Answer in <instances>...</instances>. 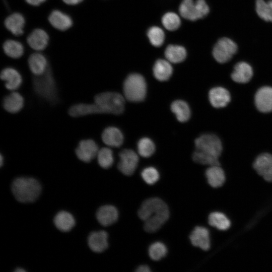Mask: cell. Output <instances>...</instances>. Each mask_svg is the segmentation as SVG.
Returning <instances> with one entry per match:
<instances>
[{"label": "cell", "mask_w": 272, "mask_h": 272, "mask_svg": "<svg viewBox=\"0 0 272 272\" xmlns=\"http://www.w3.org/2000/svg\"><path fill=\"white\" fill-rule=\"evenodd\" d=\"M138 216L144 221L145 230L153 233L159 230L167 221L169 211L162 199L153 197L144 201L138 211Z\"/></svg>", "instance_id": "obj_1"}, {"label": "cell", "mask_w": 272, "mask_h": 272, "mask_svg": "<svg viewBox=\"0 0 272 272\" xmlns=\"http://www.w3.org/2000/svg\"><path fill=\"white\" fill-rule=\"evenodd\" d=\"M12 192L19 202L27 203L33 202L39 197L41 187L35 179L30 177H18L12 184Z\"/></svg>", "instance_id": "obj_2"}, {"label": "cell", "mask_w": 272, "mask_h": 272, "mask_svg": "<svg viewBox=\"0 0 272 272\" xmlns=\"http://www.w3.org/2000/svg\"><path fill=\"white\" fill-rule=\"evenodd\" d=\"M32 85L34 92L39 97L52 104L58 102V90L50 66L44 74L33 77Z\"/></svg>", "instance_id": "obj_3"}, {"label": "cell", "mask_w": 272, "mask_h": 272, "mask_svg": "<svg viewBox=\"0 0 272 272\" xmlns=\"http://www.w3.org/2000/svg\"><path fill=\"white\" fill-rule=\"evenodd\" d=\"M94 103L101 113L120 114L124 109V98L116 92H105L98 94L94 97Z\"/></svg>", "instance_id": "obj_4"}, {"label": "cell", "mask_w": 272, "mask_h": 272, "mask_svg": "<svg viewBox=\"0 0 272 272\" xmlns=\"http://www.w3.org/2000/svg\"><path fill=\"white\" fill-rule=\"evenodd\" d=\"M123 88L125 97L131 102L142 101L146 97V83L144 77L140 74L129 75L124 81Z\"/></svg>", "instance_id": "obj_5"}, {"label": "cell", "mask_w": 272, "mask_h": 272, "mask_svg": "<svg viewBox=\"0 0 272 272\" xmlns=\"http://www.w3.org/2000/svg\"><path fill=\"white\" fill-rule=\"evenodd\" d=\"M181 16L188 20L195 21L206 17L210 9L205 0H183L179 9Z\"/></svg>", "instance_id": "obj_6"}, {"label": "cell", "mask_w": 272, "mask_h": 272, "mask_svg": "<svg viewBox=\"0 0 272 272\" xmlns=\"http://www.w3.org/2000/svg\"><path fill=\"white\" fill-rule=\"evenodd\" d=\"M194 144L196 150L218 158L221 155L222 143L215 134H202L195 139Z\"/></svg>", "instance_id": "obj_7"}, {"label": "cell", "mask_w": 272, "mask_h": 272, "mask_svg": "<svg viewBox=\"0 0 272 272\" xmlns=\"http://www.w3.org/2000/svg\"><path fill=\"white\" fill-rule=\"evenodd\" d=\"M237 51V45L227 37L220 39L215 45L213 55L217 61L223 63L229 61Z\"/></svg>", "instance_id": "obj_8"}, {"label": "cell", "mask_w": 272, "mask_h": 272, "mask_svg": "<svg viewBox=\"0 0 272 272\" xmlns=\"http://www.w3.org/2000/svg\"><path fill=\"white\" fill-rule=\"evenodd\" d=\"M120 161L118 164L119 170L123 174L132 175L137 167L139 157L133 150L124 149L119 154Z\"/></svg>", "instance_id": "obj_9"}, {"label": "cell", "mask_w": 272, "mask_h": 272, "mask_svg": "<svg viewBox=\"0 0 272 272\" xmlns=\"http://www.w3.org/2000/svg\"><path fill=\"white\" fill-rule=\"evenodd\" d=\"M98 151V146L94 140L86 139L79 143L75 153L79 160L89 163L97 156Z\"/></svg>", "instance_id": "obj_10"}, {"label": "cell", "mask_w": 272, "mask_h": 272, "mask_svg": "<svg viewBox=\"0 0 272 272\" xmlns=\"http://www.w3.org/2000/svg\"><path fill=\"white\" fill-rule=\"evenodd\" d=\"M253 165L257 174L264 180L272 182V155L261 154L255 159Z\"/></svg>", "instance_id": "obj_11"}, {"label": "cell", "mask_w": 272, "mask_h": 272, "mask_svg": "<svg viewBox=\"0 0 272 272\" xmlns=\"http://www.w3.org/2000/svg\"><path fill=\"white\" fill-rule=\"evenodd\" d=\"M26 41L29 47L35 51H41L46 48L49 42L47 32L40 28L33 30L28 35Z\"/></svg>", "instance_id": "obj_12"}, {"label": "cell", "mask_w": 272, "mask_h": 272, "mask_svg": "<svg viewBox=\"0 0 272 272\" xmlns=\"http://www.w3.org/2000/svg\"><path fill=\"white\" fill-rule=\"evenodd\" d=\"M49 24L54 29L65 31L70 29L73 25V20L68 14L59 10H53L48 17Z\"/></svg>", "instance_id": "obj_13"}, {"label": "cell", "mask_w": 272, "mask_h": 272, "mask_svg": "<svg viewBox=\"0 0 272 272\" xmlns=\"http://www.w3.org/2000/svg\"><path fill=\"white\" fill-rule=\"evenodd\" d=\"M25 24L24 16L19 12L11 13L4 20L6 28L15 36H20L23 35Z\"/></svg>", "instance_id": "obj_14"}, {"label": "cell", "mask_w": 272, "mask_h": 272, "mask_svg": "<svg viewBox=\"0 0 272 272\" xmlns=\"http://www.w3.org/2000/svg\"><path fill=\"white\" fill-rule=\"evenodd\" d=\"M255 104L257 109L263 113L272 111V87L260 88L255 95Z\"/></svg>", "instance_id": "obj_15"}, {"label": "cell", "mask_w": 272, "mask_h": 272, "mask_svg": "<svg viewBox=\"0 0 272 272\" xmlns=\"http://www.w3.org/2000/svg\"><path fill=\"white\" fill-rule=\"evenodd\" d=\"M189 238L191 244L207 251L210 248L211 241L209 230L202 226H196L190 234Z\"/></svg>", "instance_id": "obj_16"}, {"label": "cell", "mask_w": 272, "mask_h": 272, "mask_svg": "<svg viewBox=\"0 0 272 272\" xmlns=\"http://www.w3.org/2000/svg\"><path fill=\"white\" fill-rule=\"evenodd\" d=\"M1 79L5 82V87L9 90L18 89L22 83V77L20 72L13 67H6L1 72Z\"/></svg>", "instance_id": "obj_17"}, {"label": "cell", "mask_w": 272, "mask_h": 272, "mask_svg": "<svg viewBox=\"0 0 272 272\" xmlns=\"http://www.w3.org/2000/svg\"><path fill=\"white\" fill-rule=\"evenodd\" d=\"M28 64L30 71L34 76L42 75L49 66L47 58L40 51L31 54L28 59Z\"/></svg>", "instance_id": "obj_18"}, {"label": "cell", "mask_w": 272, "mask_h": 272, "mask_svg": "<svg viewBox=\"0 0 272 272\" xmlns=\"http://www.w3.org/2000/svg\"><path fill=\"white\" fill-rule=\"evenodd\" d=\"M209 98L211 105L217 108L225 107L231 100L229 91L222 87H216L211 89Z\"/></svg>", "instance_id": "obj_19"}, {"label": "cell", "mask_w": 272, "mask_h": 272, "mask_svg": "<svg viewBox=\"0 0 272 272\" xmlns=\"http://www.w3.org/2000/svg\"><path fill=\"white\" fill-rule=\"evenodd\" d=\"M108 234L105 231L92 232L88 239L90 248L95 252H102L106 250L108 246Z\"/></svg>", "instance_id": "obj_20"}, {"label": "cell", "mask_w": 272, "mask_h": 272, "mask_svg": "<svg viewBox=\"0 0 272 272\" xmlns=\"http://www.w3.org/2000/svg\"><path fill=\"white\" fill-rule=\"evenodd\" d=\"M118 216L117 209L111 205L101 207L96 213L98 221L104 226H108L114 223L117 221Z\"/></svg>", "instance_id": "obj_21"}, {"label": "cell", "mask_w": 272, "mask_h": 272, "mask_svg": "<svg viewBox=\"0 0 272 272\" xmlns=\"http://www.w3.org/2000/svg\"><path fill=\"white\" fill-rule=\"evenodd\" d=\"M24 99L21 94L13 92L6 96L3 100V106L5 110L11 113H16L23 108Z\"/></svg>", "instance_id": "obj_22"}, {"label": "cell", "mask_w": 272, "mask_h": 272, "mask_svg": "<svg viewBox=\"0 0 272 272\" xmlns=\"http://www.w3.org/2000/svg\"><path fill=\"white\" fill-rule=\"evenodd\" d=\"M253 76V70L251 65L244 61L238 62L234 66L231 74V78L235 82L246 83L248 82Z\"/></svg>", "instance_id": "obj_23"}, {"label": "cell", "mask_w": 272, "mask_h": 272, "mask_svg": "<svg viewBox=\"0 0 272 272\" xmlns=\"http://www.w3.org/2000/svg\"><path fill=\"white\" fill-rule=\"evenodd\" d=\"M206 177L209 185L214 188L222 186L226 181L225 172L220 165L208 168L206 171Z\"/></svg>", "instance_id": "obj_24"}, {"label": "cell", "mask_w": 272, "mask_h": 272, "mask_svg": "<svg viewBox=\"0 0 272 272\" xmlns=\"http://www.w3.org/2000/svg\"><path fill=\"white\" fill-rule=\"evenodd\" d=\"M101 138L104 144L111 147H120L123 141V136L121 131L114 126L105 128L102 133Z\"/></svg>", "instance_id": "obj_25"}, {"label": "cell", "mask_w": 272, "mask_h": 272, "mask_svg": "<svg viewBox=\"0 0 272 272\" xmlns=\"http://www.w3.org/2000/svg\"><path fill=\"white\" fill-rule=\"evenodd\" d=\"M68 112L69 115L73 117L101 113L99 108L95 103L93 104L82 103L76 104L69 109Z\"/></svg>", "instance_id": "obj_26"}, {"label": "cell", "mask_w": 272, "mask_h": 272, "mask_svg": "<svg viewBox=\"0 0 272 272\" xmlns=\"http://www.w3.org/2000/svg\"><path fill=\"white\" fill-rule=\"evenodd\" d=\"M5 54L8 57L17 59L22 57L25 51L23 45L20 41L8 39L5 40L2 45Z\"/></svg>", "instance_id": "obj_27"}, {"label": "cell", "mask_w": 272, "mask_h": 272, "mask_svg": "<svg viewBox=\"0 0 272 272\" xmlns=\"http://www.w3.org/2000/svg\"><path fill=\"white\" fill-rule=\"evenodd\" d=\"M172 67L168 60L158 59L154 64L153 74L155 78L160 81L168 80L172 74Z\"/></svg>", "instance_id": "obj_28"}, {"label": "cell", "mask_w": 272, "mask_h": 272, "mask_svg": "<svg viewBox=\"0 0 272 272\" xmlns=\"http://www.w3.org/2000/svg\"><path fill=\"white\" fill-rule=\"evenodd\" d=\"M56 227L61 231L68 232L75 225V221L72 215L65 211L58 213L54 218Z\"/></svg>", "instance_id": "obj_29"}, {"label": "cell", "mask_w": 272, "mask_h": 272, "mask_svg": "<svg viewBox=\"0 0 272 272\" xmlns=\"http://www.w3.org/2000/svg\"><path fill=\"white\" fill-rule=\"evenodd\" d=\"M210 225L220 231H226L231 226L230 219L224 213L220 212L211 213L208 217Z\"/></svg>", "instance_id": "obj_30"}, {"label": "cell", "mask_w": 272, "mask_h": 272, "mask_svg": "<svg viewBox=\"0 0 272 272\" xmlns=\"http://www.w3.org/2000/svg\"><path fill=\"white\" fill-rule=\"evenodd\" d=\"M165 56L170 62L179 63L185 59L186 56V51L183 46L169 45L165 49Z\"/></svg>", "instance_id": "obj_31"}, {"label": "cell", "mask_w": 272, "mask_h": 272, "mask_svg": "<svg viewBox=\"0 0 272 272\" xmlns=\"http://www.w3.org/2000/svg\"><path fill=\"white\" fill-rule=\"evenodd\" d=\"M171 109L180 122H185L190 118L189 107L187 103L184 101L180 100L174 101L171 104Z\"/></svg>", "instance_id": "obj_32"}, {"label": "cell", "mask_w": 272, "mask_h": 272, "mask_svg": "<svg viewBox=\"0 0 272 272\" xmlns=\"http://www.w3.org/2000/svg\"><path fill=\"white\" fill-rule=\"evenodd\" d=\"M256 12L258 16L266 22H272V0H256Z\"/></svg>", "instance_id": "obj_33"}, {"label": "cell", "mask_w": 272, "mask_h": 272, "mask_svg": "<svg viewBox=\"0 0 272 272\" xmlns=\"http://www.w3.org/2000/svg\"><path fill=\"white\" fill-rule=\"evenodd\" d=\"M97 157L98 164L103 168H109L113 163V153L109 148L104 147L99 150Z\"/></svg>", "instance_id": "obj_34"}, {"label": "cell", "mask_w": 272, "mask_h": 272, "mask_svg": "<svg viewBox=\"0 0 272 272\" xmlns=\"http://www.w3.org/2000/svg\"><path fill=\"white\" fill-rule=\"evenodd\" d=\"M138 151L140 155L148 158L151 156L155 150V146L152 141L147 138H144L138 142Z\"/></svg>", "instance_id": "obj_35"}, {"label": "cell", "mask_w": 272, "mask_h": 272, "mask_svg": "<svg viewBox=\"0 0 272 272\" xmlns=\"http://www.w3.org/2000/svg\"><path fill=\"white\" fill-rule=\"evenodd\" d=\"M193 160L202 165L214 166L220 165L219 158L196 150L192 155Z\"/></svg>", "instance_id": "obj_36"}, {"label": "cell", "mask_w": 272, "mask_h": 272, "mask_svg": "<svg viewBox=\"0 0 272 272\" xmlns=\"http://www.w3.org/2000/svg\"><path fill=\"white\" fill-rule=\"evenodd\" d=\"M147 35L151 43L155 47H159L164 43V32L157 26L151 27L148 31Z\"/></svg>", "instance_id": "obj_37"}, {"label": "cell", "mask_w": 272, "mask_h": 272, "mask_svg": "<svg viewBox=\"0 0 272 272\" xmlns=\"http://www.w3.org/2000/svg\"><path fill=\"white\" fill-rule=\"evenodd\" d=\"M162 22L164 27L170 31L177 29L181 24L179 17L173 12L166 13L162 17Z\"/></svg>", "instance_id": "obj_38"}, {"label": "cell", "mask_w": 272, "mask_h": 272, "mask_svg": "<svg viewBox=\"0 0 272 272\" xmlns=\"http://www.w3.org/2000/svg\"><path fill=\"white\" fill-rule=\"evenodd\" d=\"M167 252L166 246L160 242L153 243L149 248V256L154 260H160L166 255Z\"/></svg>", "instance_id": "obj_39"}, {"label": "cell", "mask_w": 272, "mask_h": 272, "mask_svg": "<svg viewBox=\"0 0 272 272\" xmlns=\"http://www.w3.org/2000/svg\"><path fill=\"white\" fill-rule=\"evenodd\" d=\"M143 180L148 184H155L159 178V174L157 170L153 167L145 168L142 172Z\"/></svg>", "instance_id": "obj_40"}, {"label": "cell", "mask_w": 272, "mask_h": 272, "mask_svg": "<svg viewBox=\"0 0 272 272\" xmlns=\"http://www.w3.org/2000/svg\"><path fill=\"white\" fill-rule=\"evenodd\" d=\"M46 0H25L26 3L32 6H39Z\"/></svg>", "instance_id": "obj_41"}, {"label": "cell", "mask_w": 272, "mask_h": 272, "mask_svg": "<svg viewBox=\"0 0 272 272\" xmlns=\"http://www.w3.org/2000/svg\"><path fill=\"white\" fill-rule=\"evenodd\" d=\"M84 0H62L66 5L69 6H76L83 2Z\"/></svg>", "instance_id": "obj_42"}, {"label": "cell", "mask_w": 272, "mask_h": 272, "mask_svg": "<svg viewBox=\"0 0 272 272\" xmlns=\"http://www.w3.org/2000/svg\"><path fill=\"white\" fill-rule=\"evenodd\" d=\"M135 271L138 272H149L151 270L148 266L146 265H142L139 266Z\"/></svg>", "instance_id": "obj_43"}, {"label": "cell", "mask_w": 272, "mask_h": 272, "mask_svg": "<svg viewBox=\"0 0 272 272\" xmlns=\"http://www.w3.org/2000/svg\"><path fill=\"white\" fill-rule=\"evenodd\" d=\"M3 155L1 154V159H0V161H1V166H2L3 165Z\"/></svg>", "instance_id": "obj_44"}, {"label": "cell", "mask_w": 272, "mask_h": 272, "mask_svg": "<svg viewBox=\"0 0 272 272\" xmlns=\"http://www.w3.org/2000/svg\"><path fill=\"white\" fill-rule=\"evenodd\" d=\"M25 270L22 268H18L17 269L15 270V271H17V272H21V271H25Z\"/></svg>", "instance_id": "obj_45"}]
</instances>
